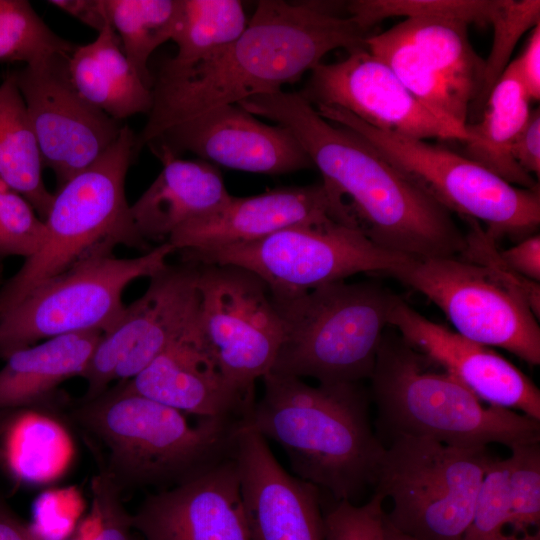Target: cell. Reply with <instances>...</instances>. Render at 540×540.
<instances>
[{"mask_svg":"<svg viewBox=\"0 0 540 540\" xmlns=\"http://www.w3.org/2000/svg\"><path fill=\"white\" fill-rule=\"evenodd\" d=\"M67 66L79 94L109 117L122 122L136 114L149 113L152 90L127 60L110 22L94 41L76 45Z\"/></svg>","mask_w":540,"mask_h":540,"instance_id":"cell-26","label":"cell"},{"mask_svg":"<svg viewBox=\"0 0 540 540\" xmlns=\"http://www.w3.org/2000/svg\"><path fill=\"white\" fill-rule=\"evenodd\" d=\"M148 146L162 169L130 205V213L146 242H166L181 226L218 210L231 195L216 165L202 159H182L162 145Z\"/></svg>","mask_w":540,"mask_h":540,"instance_id":"cell-24","label":"cell"},{"mask_svg":"<svg viewBox=\"0 0 540 540\" xmlns=\"http://www.w3.org/2000/svg\"><path fill=\"white\" fill-rule=\"evenodd\" d=\"M43 163L14 71L0 83V181L25 198L41 220L54 194L43 181Z\"/></svg>","mask_w":540,"mask_h":540,"instance_id":"cell-29","label":"cell"},{"mask_svg":"<svg viewBox=\"0 0 540 540\" xmlns=\"http://www.w3.org/2000/svg\"><path fill=\"white\" fill-rule=\"evenodd\" d=\"M48 3L98 33L109 23L104 0H50Z\"/></svg>","mask_w":540,"mask_h":540,"instance_id":"cell-43","label":"cell"},{"mask_svg":"<svg viewBox=\"0 0 540 540\" xmlns=\"http://www.w3.org/2000/svg\"><path fill=\"white\" fill-rule=\"evenodd\" d=\"M389 325L429 361L454 377L481 401L540 421V390L513 363L488 346L427 319L400 299Z\"/></svg>","mask_w":540,"mask_h":540,"instance_id":"cell-22","label":"cell"},{"mask_svg":"<svg viewBox=\"0 0 540 540\" xmlns=\"http://www.w3.org/2000/svg\"><path fill=\"white\" fill-rule=\"evenodd\" d=\"M505 264L518 275L538 282L540 280V236L539 233L520 240L516 245L499 251Z\"/></svg>","mask_w":540,"mask_h":540,"instance_id":"cell-42","label":"cell"},{"mask_svg":"<svg viewBox=\"0 0 540 540\" xmlns=\"http://www.w3.org/2000/svg\"><path fill=\"white\" fill-rule=\"evenodd\" d=\"M309 103L338 107L380 130L413 139H468L466 128L423 105L390 67L366 47L340 61L321 62L310 71L302 93Z\"/></svg>","mask_w":540,"mask_h":540,"instance_id":"cell-17","label":"cell"},{"mask_svg":"<svg viewBox=\"0 0 540 540\" xmlns=\"http://www.w3.org/2000/svg\"><path fill=\"white\" fill-rule=\"evenodd\" d=\"M488 447H458L395 435L379 461L373 487L392 509L390 524L416 540H462L487 470Z\"/></svg>","mask_w":540,"mask_h":540,"instance_id":"cell-9","label":"cell"},{"mask_svg":"<svg viewBox=\"0 0 540 540\" xmlns=\"http://www.w3.org/2000/svg\"><path fill=\"white\" fill-rule=\"evenodd\" d=\"M149 279L143 295L102 333L81 375L87 383L83 400L100 395L113 381L134 378L195 324L197 264H167Z\"/></svg>","mask_w":540,"mask_h":540,"instance_id":"cell-15","label":"cell"},{"mask_svg":"<svg viewBox=\"0 0 540 540\" xmlns=\"http://www.w3.org/2000/svg\"><path fill=\"white\" fill-rule=\"evenodd\" d=\"M43 235L44 222L31 204L0 181V260L29 258L39 249Z\"/></svg>","mask_w":540,"mask_h":540,"instance_id":"cell-38","label":"cell"},{"mask_svg":"<svg viewBox=\"0 0 540 540\" xmlns=\"http://www.w3.org/2000/svg\"><path fill=\"white\" fill-rule=\"evenodd\" d=\"M388 534H389V540H416L396 530L390 524L389 521H388Z\"/></svg>","mask_w":540,"mask_h":540,"instance_id":"cell-45","label":"cell"},{"mask_svg":"<svg viewBox=\"0 0 540 540\" xmlns=\"http://www.w3.org/2000/svg\"><path fill=\"white\" fill-rule=\"evenodd\" d=\"M408 345L382 337L370 376L380 419L393 435L427 437L458 447L540 443V421L491 406Z\"/></svg>","mask_w":540,"mask_h":540,"instance_id":"cell-5","label":"cell"},{"mask_svg":"<svg viewBox=\"0 0 540 540\" xmlns=\"http://www.w3.org/2000/svg\"><path fill=\"white\" fill-rule=\"evenodd\" d=\"M76 423L102 448L104 470L125 490L172 487L232 453L241 421L199 418L128 390L121 382L82 400Z\"/></svg>","mask_w":540,"mask_h":540,"instance_id":"cell-4","label":"cell"},{"mask_svg":"<svg viewBox=\"0 0 540 540\" xmlns=\"http://www.w3.org/2000/svg\"><path fill=\"white\" fill-rule=\"evenodd\" d=\"M468 26L441 18L405 19L369 35L365 45L429 110L466 128L485 67L471 45Z\"/></svg>","mask_w":540,"mask_h":540,"instance_id":"cell-14","label":"cell"},{"mask_svg":"<svg viewBox=\"0 0 540 540\" xmlns=\"http://www.w3.org/2000/svg\"><path fill=\"white\" fill-rule=\"evenodd\" d=\"M38 408L13 410L0 439L1 455L11 475L27 484L59 478L74 456L65 426Z\"/></svg>","mask_w":540,"mask_h":540,"instance_id":"cell-28","label":"cell"},{"mask_svg":"<svg viewBox=\"0 0 540 540\" xmlns=\"http://www.w3.org/2000/svg\"><path fill=\"white\" fill-rule=\"evenodd\" d=\"M184 262L233 265L257 275L274 297H293L358 273L389 274L409 257L340 222L301 224L261 240L181 253Z\"/></svg>","mask_w":540,"mask_h":540,"instance_id":"cell-11","label":"cell"},{"mask_svg":"<svg viewBox=\"0 0 540 540\" xmlns=\"http://www.w3.org/2000/svg\"><path fill=\"white\" fill-rule=\"evenodd\" d=\"M385 499L378 493L362 505L334 501L324 511V540H389Z\"/></svg>","mask_w":540,"mask_h":540,"instance_id":"cell-39","label":"cell"},{"mask_svg":"<svg viewBox=\"0 0 540 540\" xmlns=\"http://www.w3.org/2000/svg\"><path fill=\"white\" fill-rule=\"evenodd\" d=\"M0 540H41L0 496Z\"/></svg>","mask_w":540,"mask_h":540,"instance_id":"cell-44","label":"cell"},{"mask_svg":"<svg viewBox=\"0 0 540 540\" xmlns=\"http://www.w3.org/2000/svg\"><path fill=\"white\" fill-rule=\"evenodd\" d=\"M511 62L530 100L538 102L540 99V24L531 30L521 55Z\"/></svg>","mask_w":540,"mask_h":540,"instance_id":"cell-41","label":"cell"},{"mask_svg":"<svg viewBox=\"0 0 540 540\" xmlns=\"http://www.w3.org/2000/svg\"><path fill=\"white\" fill-rule=\"evenodd\" d=\"M232 456L251 540H324L321 491L287 472L262 435L240 422Z\"/></svg>","mask_w":540,"mask_h":540,"instance_id":"cell-19","label":"cell"},{"mask_svg":"<svg viewBox=\"0 0 540 540\" xmlns=\"http://www.w3.org/2000/svg\"><path fill=\"white\" fill-rule=\"evenodd\" d=\"M242 2L238 0H181L180 16L172 37L176 54L160 67L191 68L217 57L247 27Z\"/></svg>","mask_w":540,"mask_h":540,"instance_id":"cell-30","label":"cell"},{"mask_svg":"<svg viewBox=\"0 0 540 540\" xmlns=\"http://www.w3.org/2000/svg\"><path fill=\"white\" fill-rule=\"evenodd\" d=\"M498 0H355L347 15L364 31L391 17L441 18L486 26Z\"/></svg>","mask_w":540,"mask_h":540,"instance_id":"cell-33","label":"cell"},{"mask_svg":"<svg viewBox=\"0 0 540 540\" xmlns=\"http://www.w3.org/2000/svg\"><path fill=\"white\" fill-rule=\"evenodd\" d=\"M128 390L198 418L243 421L254 393L231 383L204 349L195 324L134 378Z\"/></svg>","mask_w":540,"mask_h":540,"instance_id":"cell-23","label":"cell"},{"mask_svg":"<svg viewBox=\"0 0 540 540\" xmlns=\"http://www.w3.org/2000/svg\"><path fill=\"white\" fill-rule=\"evenodd\" d=\"M102 332L56 336L16 350L0 369V411L38 408L85 371Z\"/></svg>","mask_w":540,"mask_h":540,"instance_id":"cell-25","label":"cell"},{"mask_svg":"<svg viewBox=\"0 0 540 540\" xmlns=\"http://www.w3.org/2000/svg\"><path fill=\"white\" fill-rule=\"evenodd\" d=\"M271 297L282 325L271 372L318 383L370 378L391 311L401 299L375 283L344 281Z\"/></svg>","mask_w":540,"mask_h":540,"instance_id":"cell-7","label":"cell"},{"mask_svg":"<svg viewBox=\"0 0 540 540\" xmlns=\"http://www.w3.org/2000/svg\"><path fill=\"white\" fill-rule=\"evenodd\" d=\"M135 139L124 125L94 163L57 188L39 249L0 289V317L41 284L96 254L118 245L152 249L134 226L125 194Z\"/></svg>","mask_w":540,"mask_h":540,"instance_id":"cell-6","label":"cell"},{"mask_svg":"<svg viewBox=\"0 0 540 540\" xmlns=\"http://www.w3.org/2000/svg\"><path fill=\"white\" fill-rule=\"evenodd\" d=\"M510 450L507 497L512 531L519 540H540V443Z\"/></svg>","mask_w":540,"mask_h":540,"instance_id":"cell-35","label":"cell"},{"mask_svg":"<svg viewBox=\"0 0 540 540\" xmlns=\"http://www.w3.org/2000/svg\"><path fill=\"white\" fill-rule=\"evenodd\" d=\"M539 24V0H498L489 24L492 26L493 40L490 54L484 60L482 90L470 114L480 115L491 89L511 62L518 41Z\"/></svg>","mask_w":540,"mask_h":540,"instance_id":"cell-34","label":"cell"},{"mask_svg":"<svg viewBox=\"0 0 540 540\" xmlns=\"http://www.w3.org/2000/svg\"><path fill=\"white\" fill-rule=\"evenodd\" d=\"M337 2L260 0L242 34L217 57L191 68L160 67L152 107L136 135L135 157L167 129L208 111L283 90L336 49L365 48L370 35Z\"/></svg>","mask_w":540,"mask_h":540,"instance_id":"cell-1","label":"cell"},{"mask_svg":"<svg viewBox=\"0 0 540 540\" xmlns=\"http://www.w3.org/2000/svg\"><path fill=\"white\" fill-rule=\"evenodd\" d=\"M91 493V513L77 540H140L123 504V492L104 470L92 478Z\"/></svg>","mask_w":540,"mask_h":540,"instance_id":"cell-37","label":"cell"},{"mask_svg":"<svg viewBox=\"0 0 540 540\" xmlns=\"http://www.w3.org/2000/svg\"><path fill=\"white\" fill-rule=\"evenodd\" d=\"M150 144L162 145L176 155L188 151L214 165L250 173L279 175L314 167L288 127L263 123L239 104L218 107L173 126Z\"/></svg>","mask_w":540,"mask_h":540,"instance_id":"cell-20","label":"cell"},{"mask_svg":"<svg viewBox=\"0 0 540 540\" xmlns=\"http://www.w3.org/2000/svg\"><path fill=\"white\" fill-rule=\"evenodd\" d=\"M512 157L527 174L540 175V110H531L529 117L513 142Z\"/></svg>","mask_w":540,"mask_h":540,"instance_id":"cell-40","label":"cell"},{"mask_svg":"<svg viewBox=\"0 0 540 540\" xmlns=\"http://www.w3.org/2000/svg\"><path fill=\"white\" fill-rule=\"evenodd\" d=\"M508 471V458L496 457L485 474L462 540H519L508 511Z\"/></svg>","mask_w":540,"mask_h":540,"instance_id":"cell-36","label":"cell"},{"mask_svg":"<svg viewBox=\"0 0 540 540\" xmlns=\"http://www.w3.org/2000/svg\"><path fill=\"white\" fill-rule=\"evenodd\" d=\"M326 120L361 135L410 181L449 212L483 223L495 241L538 233L540 189L508 183L448 148L370 126L344 109L314 106Z\"/></svg>","mask_w":540,"mask_h":540,"instance_id":"cell-8","label":"cell"},{"mask_svg":"<svg viewBox=\"0 0 540 540\" xmlns=\"http://www.w3.org/2000/svg\"><path fill=\"white\" fill-rule=\"evenodd\" d=\"M104 4L127 60L152 89L148 62L160 45L172 40L181 0H104Z\"/></svg>","mask_w":540,"mask_h":540,"instance_id":"cell-31","label":"cell"},{"mask_svg":"<svg viewBox=\"0 0 540 540\" xmlns=\"http://www.w3.org/2000/svg\"><path fill=\"white\" fill-rule=\"evenodd\" d=\"M75 47L53 32L29 1L0 0V61L30 65L70 56Z\"/></svg>","mask_w":540,"mask_h":540,"instance_id":"cell-32","label":"cell"},{"mask_svg":"<svg viewBox=\"0 0 540 540\" xmlns=\"http://www.w3.org/2000/svg\"><path fill=\"white\" fill-rule=\"evenodd\" d=\"M131 521L140 540H251L232 453L148 494Z\"/></svg>","mask_w":540,"mask_h":540,"instance_id":"cell-21","label":"cell"},{"mask_svg":"<svg viewBox=\"0 0 540 540\" xmlns=\"http://www.w3.org/2000/svg\"><path fill=\"white\" fill-rule=\"evenodd\" d=\"M174 252L163 242L133 258L99 253L41 284L0 317V357L56 336L108 331L124 312L126 287L162 270Z\"/></svg>","mask_w":540,"mask_h":540,"instance_id":"cell-10","label":"cell"},{"mask_svg":"<svg viewBox=\"0 0 540 540\" xmlns=\"http://www.w3.org/2000/svg\"><path fill=\"white\" fill-rule=\"evenodd\" d=\"M70 56H56L14 71L44 167L57 188L94 163L124 124L84 99L68 72Z\"/></svg>","mask_w":540,"mask_h":540,"instance_id":"cell-16","label":"cell"},{"mask_svg":"<svg viewBox=\"0 0 540 540\" xmlns=\"http://www.w3.org/2000/svg\"><path fill=\"white\" fill-rule=\"evenodd\" d=\"M13 410L0 411V439L7 424V421Z\"/></svg>","mask_w":540,"mask_h":540,"instance_id":"cell-46","label":"cell"},{"mask_svg":"<svg viewBox=\"0 0 540 540\" xmlns=\"http://www.w3.org/2000/svg\"><path fill=\"white\" fill-rule=\"evenodd\" d=\"M531 100L512 62L491 89L481 118L466 124L468 139L464 156L479 163L505 181L522 188H535L539 182L514 161L512 145L525 125Z\"/></svg>","mask_w":540,"mask_h":540,"instance_id":"cell-27","label":"cell"},{"mask_svg":"<svg viewBox=\"0 0 540 540\" xmlns=\"http://www.w3.org/2000/svg\"><path fill=\"white\" fill-rule=\"evenodd\" d=\"M197 265L201 343L231 383L254 393L256 380L271 371L282 341L270 290L241 267Z\"/></svg>","mask_w":540,"mask_h":540,"instance_id":"cell-13","label":"cell"},{"mask_svg":"<svg viewBox=\"0 0 540 540\" xmlns=\"http://www.w3.org/2000/svg\"><path fill=\"white\" fill-rule=\"evenodd\" d=\"M434 303L455 332L540 364V327L526 299L487 267L454 257H409L387 274Z\"/></svg>","mask_w":540,"mask_h":540,"instance_id":"cell-12","label":"cell"},{"mask_svg":"<svg viewBox=\"0 0 540 540\" xmlns=\"http://www.w3.org/2000/svg\"><path fill=\"white\" fill-rule=\"evenodd\" d=\"M332 222L359 228L344 201L321 182L231 195L218 210L181 226L166 242L175 251L194 252L255 242L295 225Z\"/></svg>","mask_w":540,"mask_h":540,"instance_id":"cell-18","label":"cell"},{"mask_svg":"<svg viewBox=\"0 0 540 540\" xmlns=\"http://www.w3.org/2000/svg\"><path fill=\"white\" fill-rule=\"evenodd\" d=\"M263 394L242 421L286 453L295 476L333 501L353 500L372 486L384 446L369 416L370 394L353 383L309 385L268 372Z\"/></svg>","mask_w":540,"mask_h":540,"instance_id":"cell-3","label":"cell"},{"mask_svg":"<svg viewBox=\"0 0 540 540\" xmlns=\"http://www.w3.org/2000/svg\"><path fill=\"white\" fill-rule=\"evenodd\" d=\"M239 105L295 134L322 182L380 248L411 257H454L464 250L466 236L451 212L361 135L319 115L300 93L281 90Z\"/></svg>","mask_w":540,"mask_h":540,"instance_id":"cell-2","label":"cell"}]
</instances>
